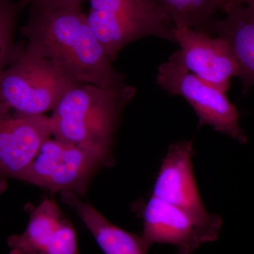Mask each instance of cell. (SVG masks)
Here are the masks:
<instances>
[{
  "mask_svg": "<svg viewBox=\"0 0 254 254\" xmlns=\"http://www.w3.org/2000/svg\"><path fill=\"white\" fill-rule=\"evenodd\" d=\"M20 31L26 49L53 62L77 83L115 91L129 87L114 67L81 6L31 5Z\"/></svg>",
  "mask_w": 254,
  "mask_h": 254,
  "instance_id": "obj_1",
  "label": "cell"
},
{
  "mask_svg": "<svg viewBox=\"0 0 254 254\" xmlns=\"http://www.w3.org/2000/svg\"><path fill=\"white\" fill-rule=\"evenodd\" d=\"M175 28L185 27L208 33L218 11L217 0H155Z\"/></svg>",
  "mask_w": 254,
  "mask_h": 254,
  "instance_id": "obj_14",
  "label": "cell"
},
{
  "mask_svg": "<svg viewBox=\"0 0 254 254\" xmlns=\"http://www.w3.org/2000/svg\"><path fill=\"white\" fill-rule=\"evenodd\" d=\"M193 142L176 141L169 147L160 165L152 196L175 205L204 226L220 232L221 218L208 213L202 201L193 174Z\"/></svg>",
  "mask_w": 254,
  "mask_h": 254,
  "instance_id": "obj_7",
  "label": "cell"
},
{
  "mask_svg": "<svg viewBox=\"0 0 254 254\" xmlns=\"http://www.w3.org/2000/svg\"><path fill=\"white\" fill-rule=\"evenodd\" d=\"M7 183H6V179L0 178V195L2 194L6 190Z\"/></svg>",
  "mask_w": 254,
  "mask_h": 254,
  "instance_id": "obj_18",
  "label": "cell"
},
{
  "mask_svg": "<svg viewBox=\"0 0 254 254\" xmlns=\"http://www.w3.org/2000/svg\"><path fill=\"white\" fill-rule=\"evenodd\" d=\"M7 245L9 254H80L72 223L48 198L32 209L25 231L8 237Z\"/></svg>",
  "mask_w": 254,
  "mask_h": 254,
  "instance_id": "obj_10",
  "label": "cell"
},
{
  "mask_svg": "<svg viewBox=\"0 0 254 254\" xmlns=\"http://www.w3.org/2000/svg\"><path fill=\"white\" fill-rule=\"evenodd\" d=\"M237 6H250L254 8V0H217L218 11H226L230 8Z\"/></svg>",
  "mask_w": 254,
  "mask_h": 254,
  "instance_id": "obj_17",
  "label": "cell"
},
{
  "mask_svg": "<svg viewBox=\"0 0 254 254\" xmlns=\"http://www.w3.org/2000/svg\"><path fill=\"white\" fill-rule=\"evenodd\" d=\"M225 13V18L210 23L208 34L215 33L230 45L246 92L254 86V8L234 6Z\"/></svg>",
  "mask_w": 254,
  "mask_h": 254,
  "instance_id": "obj_12",
  "label": "cell"
},
{
  "mask_svg": "<svg viewBox=\"0 0 254 254\" xmlns=\"http://www.w3.org/2000/svg\"><path fill=\"white\" fill-rule=\"evenodd\" d=\"M23 9L18 1L0 0V75L24 48L14 39L18 16Z\"/></svg>",
  "mask_w": 254,
  "mask_h": 254,
  "instance_id": "obj_15",
  "label": "cell"
},
{
  "mask_svg": "<svg viewBox=\"0 0 254 254\" xmlns=\"http://www.w3.org/2000/svg\"><path fill=\"white\" fill-rule=\"evenodd\" d=\"M156 82L168 94L182 97L190 103L198 117L199 127L208 125L241 144L248 141L240 126V113L227 93L170 60L159 66Z\"/></svg>",
  "mask_w": 254,
  "mask_h": 254,
  "instance_id": "obj_6",
  "label": "cell"
},
{
  "mask_svg": "<svg viewBox=\"0 0 254 254\" xmlns=\"http://www.w3.org/2000/svg\"><path fill=\"white\" fill-rule=\"evenodd\" d=\"M61 196L62 200L79 215L105 254H148L150 246L141 235L131 233L114 225L72 191L62 192Z\"/></svg>",
  "mask_w": 254,
  "mask_h": 254,
  "instance_id": "obj_13",
  "label": "cell"
},
{
  "mask_svg": "<svg viewBox=\"0 0 254 254\" xmlns=\"http://www.w3.org/2000/svg\"><path fill=\"white\" fill-rule=\"evenodd\" d=\"M52 136L49 117L0 116V178L20 177Z\"/></svg>",
  "mask_w": 254,
  "mask_h": 254,
  "instance_id": "obj_11",
  "label": "cell"
},
{
  "mask_svg": "<svg viewBox=\"0 0 254 254\" xmlns=\"http://www.w3.org/2000/svg\"><path fill=\"white\" fill-rule=\"evenodd\" d=\"M174 36L180 50L169 60L227 93L232 78L240 75L236 58L227 42L185 27H175Z\"/></svg>",
  "mask_w": 254,
  "mask_h": 254,
  "instance_id": "obj_8",
  "label": "cell"
},
{
  "mask_svg": "<svg viewBox=\"0 0 254 254\" xmlns=\"http://www.w3.org/2000/svg\"><path fill=\"white\" fill-rule=\"evenodd\" d=\"M143 240L154 244L173 245L177 254H191L200 246L219 238L220 232L200 224L175 205L154 196L140 208Z\"/></svg>",
  "mask_w": 254,
  "mask_h": 254,
  "instance_id": "obj_9",
  "label": "cell"
},
{
  "mask_svg": "<svg viewBox=\"0 0 254 254\" xmlns=\"http://www.w3.org/2000/svg\"><path fill=\"white\" fill-rule=\"evenodd\" d=\"M99 150L48 138L19 180L52 192L83 194L95 170L111 163Z\"/></svg>",
  "mask_w": 254,
  "mask_h": 254,
  "instance_id": "obj_5",
  "label": "cell"
},
{
  "mask_svg": "<svg viewBox=\"0 0 254 254\" xmlns=\"http://www.w3.org/2000/svg\"><path fill=\"white\" fill-rule=\"evenodd\" d=\"M88 0H18L23 9L31 5L56 6V7H73L81 6L83 1Z\"/></svg>",
  "mask_w": 254,
  "mask_h": 254,
  "instance_id": "obj_16",
  "label": "cell"
},
{
  "mask_svg": "<svg viewBox=\"0 0 254 254\" xmlns=\"http://www.w3.org/2000/svg\"><path fill=\"white\" fill-rule=\"evenodd\" d=\"M78 83L53 62L24 46L0 75V116L45 115Z\"/></svg>",
  "mask_w": 254,
  "mask_h": 254,
  "instance_id": "obj_3",
  "label": "cell"
},
{
  "mask_svg": "<svg viewBox=\"0 0 254 254\" xmlns=\"http://www.w3.org/2000/svg\"><path fill=\"white\" fill-rule=\"evenodd\" d=\"M88 1V22L113 63L124 48L146 37L175 43V26L155 0Z\"/></svg>",
  "mask_w": 254,
  "mask_h": 254,
  "instance_id": "obj_4",
  "label": "cell"
},
{
  "mask_svg": "<svg viewBox=\"0 0 254 254\" xmlns=\"http://www.w3.org/2000/svg\"><path fill=\"white\" fill-rule=\"evenodd\" d=\"M136 94L78 83L63 95L49 117L52 136L111 155L114 136L124 108Z\"/></svg>",
  "mask_w": 254,
  "mask_h": 254,
  "instance_id": "obj_2",
  "label": "cell"
}]
</instances>
